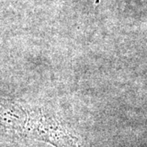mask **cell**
<instances>
[{
	"label": "cell",
	"mask_w": 147,
	"mask_h": 147,
	"mask_svg": "<svg viewBox=\"0 0 147 147\" xmlns=\"http://www.w3.org/2000/svg\"><path fill=\"white\" fill-rule=\"evenodd\" d=\"M26 138L46 142L54 147H92L52 111L30 105L27 108Z\"/></svg>",
	"instance_id": "1"
}]
</instances>
